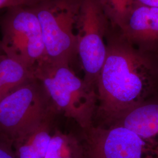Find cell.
Wrapping results in <instances>:
<instances>
[{"instance_id":"cell-1","label":"cell","mask_w":158,"mask_h":158,"mask_svg":"<svg viewBox=\"0 0 158 158\" xmlns=\"http://www.w3.org/2000/svg\"><path fill=\"white\" fill-rule=\"evenodd\" d=\"M115 29L108 31L107 57L97 83L95 118L102 122L97 126H110L133 108L158 98V55L140 49Z\"/></svg>"},{"instance_id":"cell-2","label":"cell","mask_w":158,"mask_h":158,"mask_svg":"<svg viewBox=\"0 0 158 158\" xmlns=\"http://www.w3.org/2000/svg\"><path fill=\"white\" fill-rule=\"evenodd\" d=\"M34 76L43 85L56 111L74 120L83 130L94 125L97 95L70 64L41 60L32 69Z\"/></svg>"},{"instance_id":"cell-3","label":"cell","mask_w":158,"mask_h":158,"mask_svg":"<svg viewBox=\"0 0 158 158\" xmlns=\"http://www.w3.org/2000/svg\"><path fill=\"white\" fill-rule=\"evenodd\" d=\"M56 111L43 85L33 76L0 100V134L12 143Z\"/></svg>"},{"instance_id":"cell-4","label":"cell","mask_w":158,"mask_h":158,"mask_svg":"<svg viewBox=\"0 0 158 158\" xmlns=\"http://www.w3.org/2000/svg\"><path fill=\"white\" fill-rule=\"evenodd\" d=\"M34 8L45 45L43 59L70 64L77 55L76 23L79 0H44Z\"/></svg>"},{"instance_id":"cell-5","label":"cell","mask_w":158,"mask_h":158,"mask_svg":"<svg viewBox=\"0 0 158 158\" xmlns=\"http://www.w3.org/2000/svg\"><path fill=\"white\" fill-rule=\"evenodd\" d=\"M110 26L99 0H79L76 23L77 55L85 73L83 80L96 91L98 79L107 57L105 40Z\"/></svg>"},{"instance_id":"cell-6","label":"cell","mask_w":158,"mask_h":158,"mask_svg":"<svg viewBox=\"0 0 158 158\" xmlns=\"http://www.w3.org/2000/svg\"><path fill=\"white\" fill-rule=\"evenodd\" d=\"M0 46L6 56L31 70L44 58L45 45L34 6L8 9L2 23Z\"/></svg>"},{"instance_id":"cell-7","label":"cell","mask_w":158,"mask_h":158,"mask_svg":"<svg viewBox=\"0 0 158 158\" xmlns=\"http://www.w3.org/2000/svg\"><path fill=\"white\" fill-rule=\"evenodd\" d=\"M83 132L85 158H158V139L143 138L124 126L93 125Z\"/></svg>"},{"instance_id":"cell-8","label":"cell","mask_w":158,"mask_h":158,"mask_svg":"<svg viewBox=\"0 0 158 158\" xmlns=\"http://www.w3.org/2000/svg\"><path fill=\"white\" fill-rule=\"evenodd\" d=\"M118 30L140 49L158 55V8L135 4Z\"/></svg>"},{"instance_id":"cell-9","label":"cell","mask_w":158,"mask_h":158,"mask_svg":"<svg viewBox=\"0 0 158 158\" xmlns=\"http://www.w3.org/2000/svg\"><path fill=\"white\" fill-rule=\"evenodd\" d=\"M113 125L124 126L145 138L158 139V98L133 108Z\"/></svg>"},{"instance_id":"cell-10","label":"cell","mask_w":158,"mask_h":158,"mask_svg":"<svg viewBox=\"0 0 158 158\" xmlns=\"http://www.w3.org/2000/svg\"><path fill=\"white\" fill-rule=\"evenodd\" d=\"M53 116L26 135L14 142L16 158H45L51 141L52 123Z\"/></svg>"},{"instance_id":"cell-11","label":"cell","mask_w":158,"mask_h":158,"mask_svg":"<svg viewBox=\"0 0 158 158\" xmlns=\"http://www.w3.org/2000/svg\"><path fill=\"white\" fill-rule=\"evenodd\" d=\"M33 76L32 70L5 54H0V84L2 87V98Z\"/></svg>"},{"instance_id":"cell-12","label":"cell","mask_w":158,"mask_h":158,"mask_svg":"<svg viewBox=\"0 0 158 158\" xmlns=\"http://www.w3.org/2000/svg\"><path fill=\"white\" fill-rule=\"evenodd\" d=\"M45 158H85L84 146L73 134L55 130Z\"/></svg>"},{"instance_id":"cell-13","label":"cell","mask_w":158,"mask_h":158,"mask_svg":"<svg viewBox=\"0 0 158 158\" xmlns=\"http://www.w3.org/2000/svg\"><path fill=\"white\" fill-rule=\"evenodd\" d=\"M111 26L120 29L134 6V0H99Z\"/></svg>"},{"instance_id":"cell-14","label":"cell","mask_w":158,"mask_h":158,"mask_svg":"<svg viewBox=\"0 0 158 158\" xmlns=\"http://www.w3.org/2000/svg\"><path fill=\"white\" fill-rule=\"evenodd\" d=\"M44 0H0V10L16 6H34Z\"/></svg>"},{"instance_id":"cell-15","label":"cell","mask_w":158,"mask_h":158,"mask_svg":"<svg viewBox=\"0 0 158 158\" xmlns=\"http://www.w3.org/2000/svg\"><path fill=\"white\" fill-rule=\"evenodd\" d=\"M0 158H16L14 153L6 146L0 145Z\"/></svg>"},{"instance_id":"cell-16","label":"cell","mask_w":158,"mask_h":158,"mask_svg":"<svg viewBox=\"0 0 158 158\" xmlns=\"http://www.w3.org/2000/svg\"><path fill=\"white\" fill-rule=\"evenodd\" d=\"M135 4L158 8V0H134Z\"/></svg>"},{"instance_id":"cell-17","label":"cell","mask_w":158,"mask_h":158,"mask_svg":"<svg viewBox=\"0 0 158 158\" xmlns=\"http://www.w3.org/2000/svg\"><path fill=\"white\" fill-rule=\"evenodd\" d=\"M2 87H1V85L0 84V100L2 98Z\"/></svg>"}]
</instances>
